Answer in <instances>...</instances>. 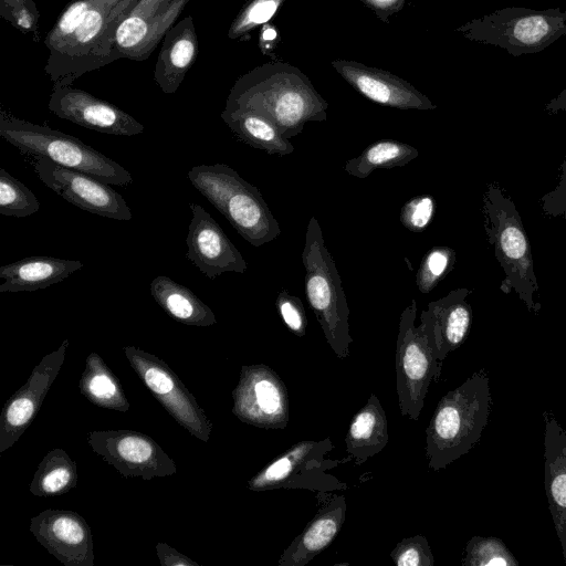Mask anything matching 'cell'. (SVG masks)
Wrapping results in <instances>:
<instances>
[{
    "mask_svg": "<svg viewBox=\"0 0 566 566\" xmlns=\"http://www.w3.org/2000/svg\"><path fill=\"white\" fill-rule=\"evenodd\" d=\"M138 0H75L46 34L44 66L53 85H72L113 60L115 33Z\"/></svg>",
    "mask_w": 566,
    "mask_h": 566,
    "instance_id": "cell-1",
    "label": "cell"
},
{
    "mask_svg": "<svg viewBox=\"0 0 566 566\" xmlns=\"http://www.w3.org/2000/svg\"><path fill=\"white\" fill-rule=\"evenodd\" d=\"M489 375L474 371L438 402L426 429L428 468L439 471L480 441L491 411Z\"/></svg>",
    "mask_w": 566,
    "mask_h": 566,
    "instance_id": "cell-2",
    "label": "cell"
},
{
    "mask_svg": "<svg viewBox=\"0 0 566 566\" xmlns=\"http://www.w3.org/2000/svg\"><path fill=\"white\" fill-rule=\"evenodd\" d=\"M255 70L241 77L229 94L226 108L255 112L270 119L290 139L305 123L325 120L327 103L303 75Z\"/></svg>",
    "mask_w": 566,
    "mask_h": 566,
    "instance_id": "cell-3",
    "label": "cell"
},
{
    "mask_svg": "<svg viewBox=\"0 0 566 566\" xmlns=\"http://www.w3.org/2000/svg\"><path fill=\"white\" fill-rule=\"evenodd\" d=\"M483 227L494 249L504 279L500 291L514 292L530 312L537 315L541 303L534 300L538 283L534 272L531 242L521 216L510 196L495 181L490 182L482 199Z\"/></svg>",
    "mask_w": 566,
    "mask_h": 566,
    "instance_id": "cell-4",
    "label": "cell"
},
{
    "mask_svg": "<svg viewBox=\"0 0 566 566\" xmlns=\"http://www.w3.org/2000/svg\"><path fill=\"white\" fill-rule=\"evenodd\" d=\"M191 185L221 212L253 247L273 241L281 233L261 191L226 164L198 165L188 171Z\"/></svg>",
    "mask_w": 566,
    "mask_h": 566,
    "instance_id": "cell-5",
    "label": "cell"
},
{
    "mask_svg": "<svg viewBox=\"0 0 566 566\" xmlns=\"http://www.w3.org/2000/svg\"><path fill=\"white\" fill-rule=\"evenodd\" d=\"M302 262L305 293L327 344L338 358L349 355V306L340 275L327 250L322 228L315 217L307 223Z\"/></svg>",
    "mask_w": 566,
    "mask_h": 566,
    "instance_id": "cell-6",
    "label": "cell"
},
{
    "mask_svg": "<svg viewBox=\"0 0 566 566\" xmlns=\"http://www.w3.org/2000/svg\"><path fill=\"white\" fill-rule=\"evenodd\" d=\"M0 136L32 157L49 158L57 165L85 172L103 182L129 186L133 176L128 170L81 139L17 118L3 111L0 115Z\"/></svg>",
    "mask_w": 566,
    "mask_h": 566,
    "instance_id": "cell-7",
    "label": "cell"
},
{
    "mask_svg": "<svg viewBox=\"0 0 566 566\" xmlns=\"http://www.w3.org/2000/svg\"><path fill=\"white\" fill-rule=\"evenodd\" d=\"M416 300L402 311L398 325L395 368L396 389L401 416L419 420L432 382L440 380L442 363L437 353L428 318L421 313L415 325Z\"/></svg>",
    "mask_w": 566,
    "mask_h": 566,
    "instance_id": "cell-8",
    "label": "cell"
},
{
    "mask_svg": "<svg viewBox=\"0 0 566 566\" xmlns=\"http://www.w3.org/2000/svg\"><path fill=\"white\" fill-rule=\"evenodd\" d=\"M459 30L472 41L502 48L513 56L534 54L566 34V9L507 7Z\"/></svg>",
    "mask_w": 566,
    "mask_h": 566,
    "instance_id": "cell-9",
    "label": "cell"
},
{
    "mask_svg": "<svg viewBox=\"0 0 566 566\" xmlns=\"http://www.w3.org/2000/svg\"><path fill=\"white\" fill-rule=\"evenodd\" d=\"M334 449L329 437L294 443L248 482V489L256 492L277 489H303L317 493L345 490L346 484L327 471L339 464L326 458Z\"/></svg>",
    "mask_w": 566,
    "mask_h": 566,
    "instance_id": "cell-10",
    "label": "cell"
},
{
    "mask_svg": "<svg viewBox=\"0 0 566 566\" xmlns=\"http://www.w3.org/2000/svg\"><path fill=\"white\" fill-rule=\"evenodd\" d=\"M124 353L140 379L174 419L191 436L208 441L211 422L170 367L153 354L133 346L124 347Z\"/></svg>",
    "mask_w": 566,
    "mask_h": 566,
    "instance_id": "cell-11",
    "label": "cell"
},
{
    "mask_svg": "<svg viewBox=\"0 0 566 566\" xmlns=\"http://www.w3.org/2000/svg\"><path fill=\"white\" fill-rule=\"evenodd\" d=\"M87 443L124 478L150 480L177 472L161 447L145 433L130 430L91 431Z\"/></svg>",
    "mask_w": 566,
    "mask_h": 566,
    "instance_id": "cell-12",
    "label": "cell"
},
{
    "mask_svg": "<svg viewBox=\"0 0 566 566\" xmlns=\"http://www.w3.org/2000/svg\"><path fill=\"white\" fill-rule=\"evenodd\" d=\"M232 397V412L242 422L263 429L287 427V390L280 376L268 365L242 366Z\"/></svg>",
    "mask_w": 566,
    "mask_h": 566,
    "instance_id": "cell-13",
    "label": "cell"
},
{
    "mask_svg": "<svg viewBox=\"0 0 566 566\" xmlns=\"http://www.w3.org/2000/svg\"><path fill=\"white\" fill-rule=\"evenodd\" d=\"M33 168L46 187L77 208L115 220H132L124 197L108 184L41 156L34 157Z\"/></svg>",
    "mask_w": 566,
    "mask_h": 566,
    "instance_id": "cell-14",
    "label": "cell"
},
{
    "mask_svg": "<svg viewBox=\"0 0 566 566\" xmlns=\"http://www.w3.org/2000/svg\"><path fill=\"white\" fill-rule=\"evenodd\" d=\"M189 0H138L118 25L113 60H146Z\"/></svg>",
    "mask_w": 566,
    "mask_h": 566,
    "instance_id": "cell-15",
    "label": "cell"
},
{
    "mask_svg": "<svg viewBox=\"0 0 566 566\" xmlns=\"http://www.w3.org/2000/svg\"><path fill=\"white\" fill-rule=\"evenodd\" d=\"M49 109L60 118L104 134L134 136L144 132V126L126 112L72 85H53Z\"/></svg>",
    "mask_w": 566,
    "mask_h": 566,
    "instance_id": "cell-16",
    "label": "cell"
},
{
    "mask_svg": "<svg viewBox=\"0 0 566 566\" xmlns=\"http://www.w3.org/2000/svg\"><path fill=\"white\" fill-rule=\"evenodd\" d=\"M192 218L186 238V256L208 279L224 272L244 273L247 262L219 223L198 203L189 205Z\"/></svg>",
    "mask_w": 566,
    "mask_h": 566,
    "instance_id": "cell-17",
    "label": "cell"
},
{
    "mask_svg": "<svg viewBox=\"0 0 566 566\" xmlns=\"http://www.w3.org/2000/svg\"><path fill=\"white\" fill-rule=\"evenodd\" d=\"M31 533L65 566H93L92 532L75 512L45 510L31 518Z\"/></svg>",
    "mask_w": 566,
    "mask_h": 566,
    "instance_id": "cell-18",
    "label": "cell"
},
{
    "mask_svg": "<svg viewBox=\"0 0 566 566\" xmlns=\"http://www.w3.org/2000/svg\"><path fill=\"white\" fill-rule=\"evenodd\" d=\"M67 346L69 340H64L55 352L46 355L6 403L0 420V452L19 439L35 416L62 367Z\"/></svg>",
    "mask_w": 566,
    "mask_h": 566,
    "instance_id": "cell-19",
    "label": "cell"
},
{
    "mask_svg": "<svg viewBox=\"0 0 566 566\" xmlns=\"http://www.w3.org/2000/svg\"><path fill=\"white\" fill-rule=\"evenodd\" d=\"M318 510L304 530L282 552L279 566H305L335 539L346 517L344 495L317 493Z\"/></svg>",
    "mask_w": 566,
    "mask_h": 566,
    "instance_id": "cell-20",
    "label": "cell"
},
{
    "mask_svg": "<svg viewBox=\"0 0 566 566\" xmlns=\"http://www.w3.org/2000/svg\"><path fill=\"white\" fill-rule=\"evenodd\" d=\"M544 484L548 509L566 564V430L551 410L543 412Z\"/></svg>",
    "mask_w": 566,
    "mask_h": 566,
    "instance_id": "cell-21",
    "label": "cell"
},
{
    "mask_svg": "<svg viewBox=\"0 0 566 566\" xmlns=\"http://www.w3.org/2000/svg\"><path fill=\"white\" fill-rule=\"evenodd\" d=\"M338 72L370 101L400 109H434L436 106L408 83L387 73L354 63L338 62Z\"/></svg>",
    "mask_w": 566,
    "mask_h": 566,
    "instance_id": "cell-22",
    "label": "cell"
},
{
    "mask_svg": "<svg viewBox=\"0 0 566 566\" xmlns=\"http://www.w3.org/2000/svg\"><path fill=\"white\" fill-rule=\"evenodd\" d=\"M471 290L459 287L432 301L421 313L428 318L438 357L441 361L467 339L472 324V308L468 302Z\"/></svg>",
    "mask_w": 566,
    "mask_h": 566,
    "instance_id": "cell-23",
    "label": "cell"
},
{
    "mask_svg": "<svg viewBox=\"0 0 566 566\" xmlns=\"http://www.w3.org/2000/svg\"><path fill=\"white\" fill-rule=\"evenodd\" d=\"M198 39L191 17L176 22L163 39L154 77L166 94L177 91L196 60Z\"/></svg>",
    "mask_w": 566,
    "mask_h": 566,
    "instance_id": "cell-24",
    "label": "cell"
},
{
    "mask_svg": "<svg viewBox=\"0 0 566 566\" xmlns=\"http://www.w3.org/2000/svg\"><path fill=\"white\" fill-rule=\"evenodd\" d=\"M84 268L76 260L29 256L0 266V292H31L62 282Z\"/></svg>",
    "mask_w": 566,
    "mask_h": 566,
    "instance_id": "cell-25",
    "label": "cell"
},
{
    "mask_svg": "<svg viewBox=\"0 0 566 566\" xmlns=\"http://www.w3.org/2000/svg\"><path fill=\"white\" fill-rule=\"evenodd\" d=\"M389 439L385 410L375 394L353 417L345 437L346 452L357 464L378 454Z\"/></svg>",
    "mask_w": 566,
    "mask_h": 566,
    "instance_id": "cell-26",
    "label": "cell"
},
{
    "mask_svg": "<svg viewBox=\"0 0 566 566\" xmlns=\"http://www.w3.org/2000/svg\"><path fill=\"white\" fill-rule=\"evenodd\" d=\"M150 294L169 316L182 324L205 327L217 323L208 305L168 276H156L150 283Z\"/></svg>",
    "mask_w": 566,
    "mask_h": 566,
    "instance_id": "cell-27",
    "label": "cell"
},
{
    "mask_svg": "<svg viewBox=\"0 0 566 566\" xmlns=\"http://www.w3.org/2000/svg\"><path fill=\"white\" fill-rule=\"evenodd\" d=\"M221 118L241 140L269 155L286 156L295 150L270 119L255 112L224 108Z\"/></svg>",
    "mask_w": 566,
    "mask_h": 566,
    "instance_id": "cell-28",
    "label": "cell"
},
{
    "mask_svg": "<svg viewBox=\"0 0 566 566\" xmlns=\"http://www.w3.org/2000/svg\"><path fill=\"white\" fill-rule=\"evenodd\" d=\"M418 155V149L409 144L381 139L367 146L357 157L347 160L344 170L353 177L364 179L376 169L406 166Z\"/></svg>",
    "mask_w": 566,
    "mask_h": 566,
    "instance_id": "cell-29",
    "label": "cell"
},
{
    "mask_svg": "<svg viewBox=\"0 0 566 566\" xmlns=\"http://www.w3.org/2000/svg\"><path fill=\"white\" fill-rule=\"evenodd\" d=\"M80 390L99 407L118 411H126L129 408L118 379L95 353L87 357Z\"/></svg>",
    "mask_w": 566,
    "mask_h": 566,
    "instance_id": "cell-30",
    "label": "cell"
},
{
    "mask_svg": "<svg viewBox=\"0 0 566 566\" xmlns=\"http://www.w3.org/2000/svg\"><path fill=\"white\" fill-rule=\"evenodd\" d=\"M76 482L75 462L64 450L54 449L38 465L30 491L35 496H54L73 489Z\"/></svg>",
    "mask_w": 566,
    "mask_h": 566,
    "instance_id": "cell-31",
    "label": "cell"
},
{
    "mask_svg": "<svg viewBox=\"0 0 566 566\" xmlns=\"http://www.w3.org/2000/svg\"><path fill=\"white\" fill-rule=\"evenodd\" d=\"M40 208L34 193L6 169H0V214L25 218Z\"/></svg>",
    "mask_w": 566,
    "mask_h": 566,
    "instance_id": "cell-32",
    "label": "cell"
},
{
    "mask_svg": "<svg viewBox=\"0 0 566 566\" xmlns=\"http://www.w3.org/2000/svg\"><path fill=\"white\" fill-rule=\"evenodd\" d=\"M462 566H517L518 562L497 537L473 536L464 548Z\"/></svg>",
    "mask_w": 566,
    "mask_h": 566,
    "instance_id": "cell-33",
    "label": "cell"
},
{
    "mask_svg": "<svg viewBox=\"0 0 566 566\" xmlns=\"http://www.w3.org/2000/svg\"><path fill=\"white\" fill-rule=\"evenodd\" d=\"M455 251L449 247L439 245L431 248L422 258L416 274L418 290L428 294L453 269Z\"/></svg>",
    "mask_w": 566,
    "mask_h": 566,
    "instance_id": "cell-34",
    "label": "cell"
},
{
    "mask_svg": "<svg viewBox=\"0 0 566 566\" xmlns=\"http://www.w3.org/2000/svg\"><path fill=\"white\" fill-rule=\"evenodd\" d=\"M398 566H433L434 557L423 535L402 538L390 553Z\"/></svg>",
    "mask_w": 566,
    "mask_h": 566,
    "instance_id": "cell-35",
    "label": "cell"
},
{
    "mask_svg": "<svg viewBox=\"0 0 566 566\" xmlns=\"http://www.w3.org/2000/svg\"><path fill=\"white\" fill-rule=\"evenodd\" d=\"M283 0H251L232 23L229 36L238 38L252 28L266 22Z\"/></svg>",
    "mask_w": 566,
    "mask_h": 566,
    "instance_id": "cell-36",
    "label": "cell"
},
{
    "mask_svg": "<svg viewBox=\"0 0 566 566\" xmlns=\"http://www.w3.org/2000/svg\"><path fill=\"white\" fill-rule=\"evenodd\" d=\"M434 211L436 202L432 196H417L402 206L400 222L409 231L420 233L430 224Z\"/></svg>",
    "mask_w": 566,
    "mask_h": 566,
    "instance_id": "cell-37",
    "label": "cell"
},
{
    "mask_svg": "<svg viewBox=\"0 0 566 566\" xmlns=\"http://www.w3.org/2000/svg\"><path fill=\"white\" fill-rule=\"evenodd\" d=\"M275 306L287 328L298 337L306 333L307 318L302 301L282 289L276 297Z\"/></svg>",
    "mask_w": 566,
    "mask_h": 566,
    "instance_id": "cell-38",
    "label": "cell"
},
{
    "mask_svg": "<svg viewBox=\"0 0 566 566\" xmlns=\"http://www.w3.org/2000/svg\"><path fill=\"white\" fill-rule=\"evenodd\" d=\"M542 212L549 218L566 222V157L558 168V180L554 189L538 200Z\"/></svg>",
    "mask_w": 566,
    "mask_h": 566,
    "instance_id": "cell-39",
    "label": "cell"
},
{
    "mask_svg": "<svg viewBox=\"0 0 566 566\" xmlns=\"http://www.w3.org/2000/svg\"><path fill=\"white\" fill-rule=\"evenodd\" d=\"M0 14L24 33L36 29L39 12L32 0H24L14 8L0 10Z\"/></svg>",
    "mask_w": 566,
    "mask_h": 566,
    "instance_id": "cell-40",
    "label": "cell"
},
{
    "mask_svg": "<svg viewBox=\"0 0 566 566\" xmlns=\"http://www.w3.org/2000/svg\"><path fill=\"white\" fill-rule=\"evenodd\" d=\"M157 554L161 565L198 566L197 563L192 562L187 556L179 554L177 551L172 549L170 546H167L163 543H159L157 545Z\"/></svg>",
    "mask_w": 566,
    "mask_h": 566,
    "instance_id": "cell-41",
    "label": "cell"
},
{
    "mask_svg": "<svg viewBox=\"0 0 566 566\" xmlns=\"http://www.w3.org/2000/svg\"><path fill=\"white\" fill-rule=\"evenodd\" d=\"M544 109L549 114H557L559 112L566 111V88H564L557 96L547 102Z\"/></svg>",
    "mask_w": 566,
    "mask_h": 566,
    "instance_id": "cell-42",
    "label": "cell"
},
{
    "mask_svg": "<svg viewBox=\"0 0 566 566\" xmlns=\"http://www.w3.org/2000/svg\"><path fill=\"white\" fill-rule=\"evenodd\" d=\"M23 1L24 0H0V10L14 8Z\"/></svg>",
    "mask_w": 566,
    "mask_h": 566,
    "instance_id": "cell-43",
    "label": "cell"
},
{
    "mask_svg": "<svg viewBox=\"0 0 566 566\" xmlns=\"http://www.w3.org/2000/svg\"><path fill=\"white\" fill-rule=\"evenodd\" d=\"M262 36L264 40H272L276 36V32L271 29V28H266L263 33H262Z\"/></svg>",
    "mask_w": 566,
    "mask_h": 566,
    "instance_id": "cell-44",
    "label": "cell"
},
{
    "mask_svg": "<svg viewBox=\"0 0 566 566\" xmlns=\"http://www.w3.org/2000/svg\"><path fill=\"white\" fill-rule=\"evenodd\" d=\"M380 1H387V0H380Z\"/></svg>",
    "mask_w": 566,
    "mask_h": 566,
    "instance_id": "cell-45",
    "label": "cell"
}]
</instances>
